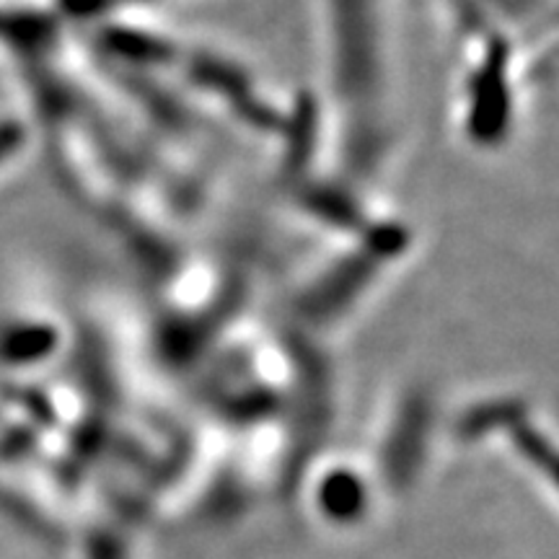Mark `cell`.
I'll list each match as a JSON object with an SVG mask.
<instances>
[{
	"mask_svg": "<svg viewBox=\"0 0 559 559\" xmlns=\"http://www.w3.org/2000/svg\"><path fill=\"white\" fill-rule=\"evenodd\" d=\"M324 506L332 515H349L360 508L362 502V492L355 485V479L340 477V479H330V485L324 489Z\"/></svg>",
	"mask_w": 559,
	"mask_h": 559,
	"instance_id": "obj_1",
	"label": "cell"
}]
</instances>
